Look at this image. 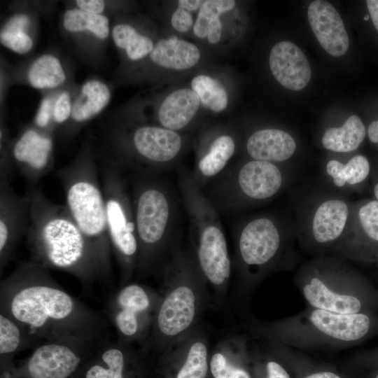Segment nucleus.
I'll return each instance as SVG.
<instances>
[{
	"label": "nucleus",
	"mask_w": 378,
	"mask_h": 378,
	"mask_svg": "<svg viewBox=\"0 0 378 378\" xmlns=\"http://www.w3.org/2000/svg\"><path fill=\"white\" fill-rule=\"evenodd\" d=\"M0 312L15 321L35 346L41 341L101 342L109 338L104 313L64 290L48 270L22 262L1 281Z\"/></svg>",
	"instance_id": "1"
},
{
	"label": "nucleus",
	"mask_w": 378,
	"mask_h": 378,
	"mask_svg": "<svg viewBox=\"0 0 378 378\" xmlns=\"http://www.w3.org/2000/svg\"><path fill=\"white\" fill-rule=\"evenodd\" d=\"M25 195L29 202L25 237L30 261L68 272L85 288L102 284L95 256L66 205L50 201L36 186L29 187Z\"/></svg>",
	"instance_id": "2"
},
{
	"label": "nucleus",
	"mask_w": 378,
	"mask_h": 378,
	"mask_svg": "<svg viewBox=\"0 0 378 378\" xmlns=\"http://www.w3.org/2000/svg\"><path fill=\"white\" fill-rule=\"evenodd\" d=\"M55 175L64 191L66 206L95 256L102 284L108 285L113 278L112 248L96 151L88 145Z\"/></svg>",
	"instance_id": "3"
},
{
	"label": "nucleus",
	"mask_w": 378,
	"mask_h": 378,
	"mask_svg": "<svg viewBox=\"0 0 378 378\" xmlns=\"http://www.w3.org/2000/svg\"><path fill=\"white\" fill-rule=\"evenodd\" d=\"M180 255L166 265L163 291L148 336L142 347L162 349L194 326L204 304L202 274L196 260Z\"/></svg>",
	"instance_id": "4"
},
{
	"label": "nucleus",
	"mask_w": 378,
	"mask_h": 378,
	"mask_svg": "<svg viewBox=\"0 0 378 378\" xmlns=\"http://www.w3.org/2000/svg\"><path fill=\"white\" fill-rule=\"evenodd\" d=\"M127 177L139 248L136 271L143 276L162 267L173 216L172 200L157 175L129 173Z\"/></svg>",
	"instance_id": "5"
},
{
	"label": "nucleus",
	"mask_w": 378,
	"mask_h": 378,
	"mask_svg": "<svg viewBox=\"0 0 378 378\" xmlns=\"http://www.w3.org/2000/svg\"><path fill=\"white\" fill-rule=\"evenodd\" d=\"M355 202L321 179L295 201L296 238L307 250L332 252L347 235Z\"/></svg>",
	"instance_id": "6"
},
{
	"label": "nucleus",
	"mask_w": 378,
	"mask_h": 378,
	"mask_svg": "<svg viewBox=\"0 0 378 378\" xmlns=\"http://www.w3.org/2000/svg\"><path fill=\"white\" fill-rule=\"evenodd\" d=\"M337 258H319L300 272L302 292L312 308L340 314L378 312V291L363 276L346 287L353 273Z\"/></svg>",
	"instance_id": "7"
},
{
	"label": "nucleus",
	"mask_w": 378,
	"mask_h": 378,
	"mask_svg": "<svg viewBox=\"0 0 378 378\" xmlns=\"http://www.w3.org/2000/svg\"><path fill=\"white\" fill-rule=\"evenodd\" d=\"M106 204L108 237L127 284L136 268L138 241L133 202L125 172L115 164L97 155Z\"/></svg>",
	"instance_id": "8"
},
{
	"label": "nucleus",
	"mask_w": 378,
	"mask_h": 378,
	"mask_svg": "<svg viewBox=\"0 0 378 378\" xmlns=\"http://www.w3.org/2000/svg\"><path fill=\"white\" fill-rule=\"evenodd\" d=\"M296 238L292 217L262 214L246 219L236 238L238 267L245 278L257 279L274 267Z\"/></svg>",
	"instance_id": "9"
},
{
	"label": "nucleus",
	"mask_w": 378,
	"mask_h": 378,
	"mask_svg": "<svg viewBox=\"0 0 378 378\" xmlns=\"http://www.w3.org/2000/svg\"><path fill=\"white\" fill-rule=\"evenodd\" d=\"M196 227V261L198 267L216 291L222 293L231 274V262L222 226L216 214L200 193L187 196Z\"/></svg>",
	"instance_id": "10"
},
{
	"label": "nucleus",
	"mask_w": 378,
	"mask_h": 378,
	"mask_svg": "<svg viewBox=\"0 0 378 378\" xmlns=\"http://www.w3.org/2000/svg\"><path fill=\"white\" fill-rule=\"evenodd\" d=\"M112 134L127 138V141L108 137L107 146H112L113 148L127 145L128 148L108 155H98L109 157L127 149L128 155L113 163L128 173L157 175L160 168L178 155L183 146L182 139L176 131L163 127L141 125L136 127L128 137L114 132Z\"/></svg>",
	"instance_id": "11"
},
{
	"label": "nucleus",
	"mask_w": 378,
	"mask_h": 378,
	"mask_svg": "<svg viewBox=\"0 0 378 378\" xmlns=\"http://www.w3.org/2000/svg\"><path fill=\"white\" fill-rule=\"evenodd\" d=\"M160 295L139 284L122 285L108 300L104 314L114 326L118 341L143 346L150 330Z\"/></svg>",
	"instance_id": "12"
},
{
	"label": "nucleus",
	"mask_w": 378,
	"mask_h": 378,
	"mask_svg": "<svg viewBox=\"0 0 378 378\" xmlns=\"http://www.w3.org/2000/svg\"><path fill=\"white\" fill-rule=\"evenodd\" d=\"M283 166L252 159L239 166L230 176V202L236 207L244 208L278 196L294 178L295 171Z\"/></svg>",
	"instance_id": "13"
},
{
	"label": "nucleus",
	"mask_w": 378,
	"mask_h": 378,
	"mask_svg": "<svg viewBox=\"0 0 378 378\" xmlns=\"http://www.w3.org/2000/svg\"><path fill=\"white\" fill-rule=\"evenodd\" d=\"M103 341L42 342L24 363L21 374L26 378H74Z\"/></svg>",
	"instance_id": "14"
},
{
	"label": "nucleus",
	"mask_w": 378,
	"mask_h": 378,
	"mask_svg": "<svg viewBox=\"0 0 378 378\" xmlns=\"http://www.w3.org/2000/svg\"><path fill=\"white\" fill-rule=\"evenodd\" d=\"M29 202L24 194L19 195L10 180L0 179V272L15 256L29 220Z\"/></svg>",
	"instance_id": "15"
},
{
	"label": "nucleus",
	"mask_w": 378,
	"mask_h": 378,
	"mask_svg": "<svg viewBox=\"0 0 378 378\" xmlns=\"http://www.w3.org/2000/svg\"><path fill=\"white\" fill-rule=\"evenodd\" d=\"M53 142L46 133L34 128L25 130L11 149V161L29 187L36 183L53 165Z\"/></svg>",
	"instance_id": "16"
},
{
	"label": "nucleus",
	"mask_w": 378,
	"mask_h": 378,
	"mask_svg": "<svg viewBox=\"0 0 378 378\" xmlns=\"http://www.w3.org/2000/svg\"><path fill=\"white\" fill-rule=\"evenodd\" d=\"M311 29L321 47L333 57H341L348 50L349 38L337 10L328 1L316 0L307 9Z\"/></svg>",
	"instance_id": "17"
},
{
	"label": "nucleus",
	"mask_w": 378,
	"mask_h": 378,
	"mask_svg": "<svg viewBox=\"0 0 378 378\" xmlns=\"http://www.w3.org/2000/svg\"><path fill=\"white\" fill-rule=\"evenodd\" d=\"M271 72L284 87L291 90H301L309 83L312 70L302 50L290 41L276 43L269 56Z\"/></svg>",
	"instance_id": "18"
},
{
	"label": "nucleus",
	"mask_w": 378,
	"mask_h": 378,
	"mask_svg": "<svg viewBox=\"0 0 378 378\" xmlns=\"http://www.w3.org/2000/svg\"><path fill=\"white\" fill-rule=\"evenodd\" d=\"M371 161L357 154L349 159L329 158L322 165L321 180L333 189L349 195L364 190L370 183Z\"/></svg>",
	"instance_id": "19"
},
{
	"label": "nucleus",
	"mask_w": 378,
	"mask_h": 378,
	"mask_svg": "<svg viewBox=\"0 0 378 378\" xmlns=\"http://www.w3.org/2000/svg\"><path fill=\"white\" fill-rule=\"evenodd\" d=\"M246 150L252 160L283 164L295 155L297 143L286 131L265 128L256 130L249 136Z\"/></svg>",
	"instance_id": "20"
},
{
	"label": "nucleus",
	"mask_w": 378,
	"mask_h": 378,
	"mask_svg": "<svg viewBox=\"0 0 378 378\" xmlns=\"http://www.w3.org/2000/svg\"><path fill=\"white\" fill-rule=\"evenodd\" d=\"M378 244V201L362 199L355 202L349 231L332 251L335 255Z\"/></svg>",
	"instance_id": "21"
},
{
	"label": "nucleus",
	"mask_w": 378,
	"mask_h": 378,
	"mask_svg": "<svg viewBox=\"0 0 378 378\" xmlns=\"http://www.w3.org/2000/svg\"><path fill=\"white\" fill-rule=\"evenodd\" d=\"M132 347L110 338L102 342L81 370L83 378H126V365L134 354Z\"/></svg>",
	"instance_id": "22"
},
{
	"label": "nucleus",
	"mask_w": 378,
	"mask_h": 378,
	"mask_svg": "<svg viewBox=\"0 0 378 378\" xmlns=\"http://www.w3.org/2000/svg\"><path fill=\"white\" fill-rule=\"evenodd\" d=\"M200 105V99L192 89H178L168 94L161 103L158 112L159 122L171 130H182L195 117Z\"/></svg>",
	"instance_id": "23"
},
{
	"label": "nucleus",
	"mask_w": 378,
	"mask_h": 378,
	"mask_svg": "<svg viewBox=\"0 0 378 378\" xmlns=\"http://www.w3.org/2000/svg\"><path fill=\"white\" fill-rule=\"evenodd\" d=\"M200 56L195 45L175 36L158 41L150 54L151 60L158 66L178 71L193 67Z\"/></svg>",
	"instance_id": "24"
},
{
	"label": "nucleus",
	"mask_w": 378,
	"mask_h": 378,
	"mask_svg": "<svg viewBox=\"0 0 378 378\" xmlns=\"http://www.w3.org/2000/svg\"><path fill=\"white\" fill-rule=\"evenodd\" d=\"M366 134L362 120L357 115H351L342 125L326 129L321 144L325 149L335 153H349L358 148Z\"/></svg>",
	"instance_id": "25"
},
{
	"label": "nucleus",
	"mask_w": 378,
	"mask_h": 378,
	"mask_svg": "<svg viewBox=\"0 0 378 378\" xmlns=\"http://www.w3.org/2000/svg\"><path fill=\"white\" fill-rule=\"evenodd\" d=\"M110 99V90L104 82L99 80L85 82L73 102L72 120L78 124L90 120L103 111Z\"/></svg>",
	"instance_id": "26"
},
{
	"label": "nucleus",
	"mask_w": 378,
	"mask_h": 378,
	"mask_svg": "<svg viewBox=\"0 0 378 378\" xmlns=\"http://www.w3.org/2000/svg\"><path fill=\"white\" fill-rule=\"evenodd\" d=\"M236 5L234 0L203 1L193 25V32L200 38H207L211 44L219 42L222 35L220 15L232 10Z\"/></svg>",
	"instance_id": "27"
},
{
	"label": "nucleus",
	"mask_w": 378,
	"mask_h": 378,
	"mask_svg": "<svg viewBox=\"0 0 378 378\" xmlns=\"http://www.w3.org/2000/svg\"><path fill=\"white\" fill-rule=\"evenodd\" d=\"M235 148V141L230 135L222 134L215 138L197 161L198 178L207 180L218 175L234 154Z\"/></svg>",
	"instance_id": "28"
},
{
	"label": "nucleus",
	"mask_w": 378,
	"mask_h": 378,
	"mask_svg": "<svg viewBox=\"0 0 378 378\" xmlns=\"http://www.w3.org/2000/svg\"><path fill=\"white\" fill-rule=\"evenodd\" d=\"M66 78L60 60L51 54H44L37 57L27 72L29 84L40 90L59 87L65 82Z\"/></svg>",
	"instance_id": "29"
},
{
	"label": "nucleus",
	"mask_w": 378,
	"mask_h": 378,
	"mask_svg": "<svg viewBox=\"0 0 378 378\" xmlns=\"http://www.w3.org/2000/svg\"><path fill=\"white\" fill-rule=\"evenodd\" d=\"M112 38L115 45L124 50L127 57L136 61L152 52L154 44L147 36L140 34L133 26L120 23L112 29Z\"/></svg>",
	"instance_id": "30"
},
{
	"label": "nucleus",
	"mask_w": 378,
	"mask_h": 378,
	"mask_svg": "<svg viewBox=\"0 0 378 378\" xmlns=\"http://www.w3.org/2000/svg\"><path fill=\"white\" fill-rule=\"evenodd\" d=\"M34 346L25 330L13 318L0 312L1 362L10 361L22 350Z\"/></svg>",
	"instance_id": "31"
},
{
	"label": "nucleus",
	"mask_w": 378,
	"mask_h": 378,
	"mask_svg": "<svg viewBox=\"0 0 378 378\" xmlns=\"http://www.w3.org/2000/svg\"><path fill=\"white\" fill-rule=\"evenodd\" d=\"M62 22L64 29L70 32L88 31L102 40L107 38L110 33L109 20L106 16L79 8L66 10Z\"/></svg>",
	"instance_id": "32"
},
{
	"label": "nucleus",
	"mask_w": 378,
	"mask_h": 378,
	"mask_svg": "<svg viewBox=\"0 0 378 378\" xmlns=\"http://www.w3.org/2000/svg\"><path fill=\"white\" fill-rule=\"evenodd\" d=\"M190 85L200 104L206 108L214 113H220L227 108V92L218 80L207 75H198L192 79Z\"/></svg>",
	"instance_id": "33"
},
{
	"label": "nucleus",
	"mask_w": 378,
	"mask_h": 378,
	"mask_svg": "<svg viewBox=\"0 0 378 378\" xmlns=\"http://www.w3.org/2000/svg\"><path fill=\"white\" fill-rule=\"evenodd\" d=\"M207 354V346L202 340L192 342L176 378H205L208 370Z\"/></svg>",
	"instance_id": "34"
},
{
	"label": "nucleus",
	"mask_w": 378,
	"mask_h": 378,
	"mask_svg": "<svg viewBox=\"0 0 378 378\" xmlns=\"http://www.w3.org/2000/svg\"><path fill=\"white\" fill-rule=\"evenodd\" d=\"M211 372L214 378H250L244 369L230 364L221 353H215L210 360Z\"/></svg>",
	"instance_id": "35"
},
{
	"label": "nucleus",
	"mask_w": 378,
	"mask_h": 378,
	"mask_svg": "<svg viewBox=\"0 0 378 378\" xmlns=\"http://www.w3.org/2000/svg\"><path fill=\"white\" fill-rule=\"evenodd\" d=\"M0 41L4 46L18 54L28 52L34 45L32 38L22 31L2 29Z\"/></svg>",
	"instance_id": "36"
},
{
	"label": "nucleus",
	"mask_w": 378,
	"mask_h": 378,
	"mask_svg": "<svg viewBox=\"0 0 378 378\" xmlns=\"http://www.w3.org/2000/svg\"><path fill=\"white\" fill-rule=\"evenodd\" d=\"M73 103L68 92H62L52 107V117L57 124L65 122L72 113Z\"/></svg>",
	"instance_id": "37"
},
{
	"label": "nucleus",
	"mask_w": 378,
	"mask_h": 378,
	"mask_svg": "<svg viewBox=\"0 0 378 378\" xmlns=\"http://www.w3.org/2000/svg\"><path fill=\"white\" fill-rule=\"evenodd\" d=\"M336 255L340 258H349L362 262H377L378 244L360 249L341 252Z\"/></svg>",
	"instance_id": "38"
},
{
	"label": "nucleus",
	"mask_w": 378,
	"mask_h": 378,
	"mask_svg": "<svg viewBox=\"0 0 378 378\" xmlns=\"http://www.w3.org/2000/svg\"><path fill=\"white\" fill-rule=\"evenodd\" d=\"M194 23L191 13L179 6L176 8L171 18L172 27L179 32L189 31L193 28Z\"/></svg>",
	"instance_id": "39"
},
{
	"label": "nucleus",
	"mask_w": 378,
	"mask_h": 378,
	"mask_svg": "<svg viewBox=\"0 0 378 378\" xmlns=\"http://www.w3.org/2000/svg\"><path fill=\"white\" fill-rule=\"evenodd\" d=\"M52 115V101L50 97H45L39 106L35 118V124L39 129L48 127Z\"/></svg>",
	"instance_id": "40"
},
{
	"label": "nucleus",
	"mask_w": 378,
	"mask_h": 378,
	"mask_svg": "<svg viewBox=\"0 0 378 378\" xmlns=\"http://www.w3.org/2000/svg\"><path fill=\"white\" fill-rule=\"evenodd\" d=\"M30 23L25 14H16L8 20L3 29L25 31Z\"/></svg>",
	"instance_id": "41"
},
{
	"label": "nucleus",
	"mask_w": 378,
	"mask_h": 378,
	"mask_svg": "<svg viewBox=\"0 0 378 378\" xmlns=\"http://www.w3.org/2000/svg\"><path fill=\"white\" fill-rule=\"evenodd\" d=\"M78 8L88 13L102 15L105 9V2L101 0H77Z\"/></svg>",
	"instance_id": "42"
},
{
	"label": "nucleus",
	"mask_w": 378,
	"mask_h": 378,
	"mask_svg": "<svg viewBox=\"0 0 378 378\" xmlns=\"http://www.w3.org/2000/svg\"><path fill=\"white\" fill-rule=\"evenodd\" d=\"M267 378H290L286 370L278 363L270 361L267 364Z\"/></svg>",
	"instance_id": "43"
},
{
	"label": "nucleus",
	"mask_w": 378,
	"mask_h": 378,
	"mask_svg": "<svg viewBox=\"0 0 378 378\" xmlns=\"http://www.w3.org/2000/svg\"><path fill=\"white\" fill-rule=\"evenodd\" d=\"M370 183L374 199L378 201V162H371Z\"/></svg>",
	"instance_id": "44"
},
{
	"label": "nucleus",
	"mask_w": 378,
	"mask_h": 378,
	"mask_svg": "<svg viewBox=\"0 0 378 378\" xmlns=\"http://www.w3.org/2000/svg\"><path fill=\"white\" fill-rule=\"evenodd\" d=\"M366 4L374 27L378 31V0H368Z\"/></svg>",
	"instance_id": "45"
},
{
	"label": "nucleus",
	"mask_w": 378,
	"mask_h": 378,
	"mask_svg": "<svg viewBox=\"0 0 378 378\" xmlns=\"http://www.w3.org/2000/svg\"><path fill=\"white\" fill-rule=\"evenodd\" d=\"M202 2L203 1L201 0H179L178 6L191 13L200 9Z\"/></svg>",
	"instance_id": "46"
},
{
	"label": "nucleus",
	"mask_w": 378,
	"mask_h": 378,
	"mask_svg": "<svg viewBox=\"0 0 378 378\" xmlns=\"http://www.w3.org/2000/svg\"><path fill=\"white\" fill-rule=\"evenodd\" d=\"M367 134L369 140L374 144H378V120L372 121L367 130Z\"/></svg>",
	"instance_id": "47"
},
{
	"label": "nucleus",
	"mask_w": 378,
	"mask_h": 378,
	"mask_svg": "<svg viewBox=\"0 0 378 378\" xmlns=\"http://www.w3.org/2000/svg\"><path fill=\"white\" fill-rule=\"evenodd\" d=\"M304 378H341L337 374L331 372H319L309 374Z\"/></svg>",
	"instance_id": "48"
},
{
	"label": "nucleus",
	"mask_w": 378,
	"mask_h": 378,
	"mask_svg": "<svg viewBox=\"0 0 378 378\" xmlns=\"http://www.w3.org/2000/svg\"><path fill=\"white\" fill-rule=\"evenodd\" d=\"M369 19V15H367L365 16L364 20H368Z\"/></svg>",
	"instance_id": "49"
},
{
	"label": "nucleus",
	"mask_w": 378,
	"mask_h": 378,
	"mask_svg": "<svg viewBox=\"0 0 378 378\" xmlns=\"http://www.w3.org/2000/svg\"><path fill=\"white\" fill-rule=\"evenodd\" d=\"M375 378H378V373L376 374Z\"/></svg>",
	"instance_id": "50"
},
{
	"label": "nucleus",
	"mask_w": 378,
	"mask_h": 378,
	"mask_svg": "<svg viewBox=\"0 0 378 378\" xmlns=\"http://www.w3.org/2000/svg\"><path fill=\"white\" fill-rule=\"evenodd\" d=\"M378 356V351L375 353Z\"/></svg>",
	"instance_id": "51"
}]
</instances>
